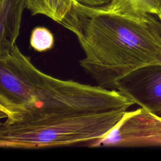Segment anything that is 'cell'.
I'll use <instances>...</instances> for the list:
<instances>
[{
    "label": "cell",
    "instance_id": "cell-1",
    "mask_svg": "<svg viewBox=\"0 0 161 161\" xmlns=\"http://www.w3.org/2000/svg\"><path fill=\"white\" fill-rule=\"evenodd\" d=\"M148 14L75 2L61 25L76 36L84 53L80 67L99 86L116 89L118 82L131 72L161 64V39Z\"/></svg>",
    "mask_w": 161,
    "mask_h": 161
},
{
    "label": "cell",
    "instance_id": "cell-2",
    "mask_svg": "<svg viewBox=\"0 0 161 161\" xmlns=\"http://www.w3.org/2000/svg\"><path fill=\"white\" fill-rule=\"evenodd\" d=\"M134 104L116 89L43 73L16 45L8 54L0 56V116L6 123L127 111Z\"/></svg>",
    "mask_w": 161,
    "mask_h": 161
},
{
    "label": "cell",
    "instance_id": "cell-3",
    "mask_svg": "<svg viewBox=\"0 0 161 161\" xmlns=\"http://www.w3.org/2000/svg\"><path fill=\"white\" fill-rule=\"evenodd\" d=\"M125 110L76 114L28 123L0 125V147L4 149L36 150L90 145L104 136Z\"/></svg>",
    "mask_w": 161,
    "mask_h": 161
},
{
    "label": "cell",
    "instance_id": "cell-4",
    "mask_svg": "<svg viewBox=\"0 0 161 161\" xmlns=\"http://www.w3.org/2000/svg\"><path fill=\"white\" fill-rule=\"evenodd\" d=\"M161 145V117L143 108L126 111L104 136L89 147Z\"/></svg>",
    "mask_w": 161,
    "mask_h": 161
},
{
    "label": "cell",
    "instance_id": "cell-5",
    "mask_svg": "<svg viewBox=\"0 0 161 161\" xmlns=\"http://www.w3.org/2000/svg\"><path fill=\"white\" fill-rule=\"evenodd\" d=\"M116 89L142 108L161 113V64L131 72L118 82Z\"/></svg>",
    "mask_w": 161,
    "mask_h": 161
},
{
    "label": "cell",
    "instance_id": "cell-6",
    "mask_svg": "<svg viewBox=\"0 0 161 161\" xmlns=\"http://www.w3.org/2000/svg\"><path fill=\"white\" fill-rule=\"evenodd\" d=\"M26 8V0H0V56L6 55L15 46Z\"/></svg>",
    "mask_w": 161,
    "mask_h": 161
},
{
    "label": "cell",
    "instance_id": "cell-7",
    "mask_svg": "<svg viewBox=\"0 0 161 161\" xmlns=\"http://www.w3.org/2000/svg\"><path fill=\"white\" fill-rule=\"evenodd\" d=\"M103 7L109 10L139 11L158 17L161 12V0H112Z\"/></svg>",
    "mask_w": 161,
    "mask_h": 161
},
{
    "label": "cell",
    "instance_id": "cell-8",
    "mask_svg": "<svg viewBox=\"0 0 161 161\" xmlns=\"http://www.w3.org/2000/svg\"><path fill=\"white\" fill-rule=\"evenodd\" d=\"M30 44L37 52H46L52 49L54 45L53 35L45 27L36 26L31 31Z\"/></svg>",
    "mask_w": 161,
    "mask_h": 161
},
{
    "label": "cell",
    "instance_id": "cell-9",
    "mask_svg": "<svg viewBox=\"0 0 161 161\" xmlns=\"http://www.w3.org/2000/svg\"><path fill=\"white\" fill-rule=\"evenodd\" d=\"M27 9L31 15H44L48 16V0H26Z\"/></svg>",
    "mask_w": 161,
    "mask_h": 161
},
{
    "label": "cell",
    "instance_id": "cell-10",
    "mask_svg": "<svg viewBox=\"0 0 161 161\" xmlns=\"http://www.w3.org/2000/svg\"><path fill=\"white\" fill-rule=\"evenodd\" d=\"M147 18L152 30L161 39V22L151 14H148Z\"/></svg>",
    "mask_w": 161,
    "mask_h": 161
},
{
    "label": "cell",
    "instance_id": "cell-11",
    "mask_svg": "<svg viewBox=\"0 0 161 161\" xmlns=\"http://www.w3.org/2000/svg\"><path fill=\"white\" fill-rule=\"evenodd\" d=\"M78 3L81 4L91 6V7H99L108 4L112 0H74Z\"/></svg>",
    "mask_w": 161,
    "mask_h": 161
},
{
    "label": "cell",
    "instance_id": "cell-12",
    "mask_svg": "<svg viewBox=\"0 0 161 161\" xmlns=\"http://www.w3.org/2000/svg\"><path fill=\"white\" fill-rule=\"evenodd\" d=\"M158 19H159V21L161 22V12H160V13L159 14V15L158 16Z\"/></svg>",
    "mask_w": 161,
    "mask_h": 161
}]
</instances>
